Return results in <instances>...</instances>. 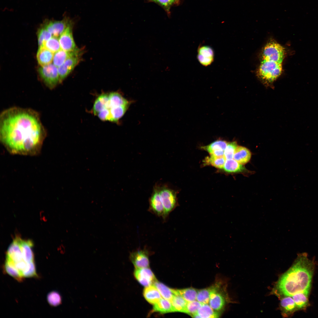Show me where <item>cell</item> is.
<instances>
[{"instance_id":"cell-15","label":"cell","mask_w":318,"mask_h":318,"mask_svg":"<svg viewBox=\"0 0 318 318\" xmlns=\"http://www.w3.org/2000/svg\"><path fill=\"white\" fill-rule=\"evenodd\" d=\"M148 255L146 250H138L131 253L130 258L136 268H148L149 264Z\"/></svg>"},{"instance_id":"cell-35","label":"cell","mask_w":318,"mask_h":318,"mask_svg":"<svg viewBox=\"0 0 318 318\" xmlns=\"http://www.w3.org/2000/svg\"><path fill=\"white\" fill-rule=\"evenodd\" d=\"M43 46L54 53L61 49L59 37L54 36L47 41Z\"/></svg>"},{"instance_id":"cell-19","label":"cell","mask_w":318,"mask_h":318,"mask_svg":"<svg viewBox=\"0 0 318 318\" xmlns=\"http://www.w3.org/2000/svg\"><path fill=\"white\" fill-rule=\"evenodd\" d=\"M54 54L43 46L39 47L37 55L39 64L41 66H43L51 63Z\"/></svg>"},{"instance_id":"cell-29","label":"cell","mask_w":318,"mask_h":318,"mask_svg":"<svg viewBox=\"0 0 318 318\" xmlns=\"http://www.w3.org/2000/svg\"><path fill=\"white\" fill-rule=\"evenodd\" d=\"M153 311L162 314L174 312L171 302L162 298L157 303L154 304Z\"/></svg>"},{"instance_id":"cell-16","label":"cell","mask_w":318,"mask_h":318,"mask_svg":"<svg viewBox=\"0 0 318 318\" xmlns=\"http://www.w3.org/2000/svg\"><path fill=\"white\" fill-rule=\"evenodd\" d=\"M279 298L280 309L283 317H289L298 310L292 296H283Z\"/></svg>"},{"instance_id":"cell-17","label":"cell","mask_w":318,"mask_h":318,"mask_svg":"<svg viewBox=\"0 0 318 318\" xmlns=\"http://www.w3.org/2000/svg\"><path fill=\"white\" fill-rule=\"evenodd\" d=\"M82 53V52L78 48L71 52L65 51L61 49L54 53L52 61L53 64L58 67L62 65L69 58Z\"/></svg>"},{"instance_id":"cell-5","label":"cell","mask_w":318,"mask_h":318,"mask_svg":"<svg viewBox=\"0 0 318 318\" xmlns=\"http://www.w3.org/2000/svg\"><path fill=\"white\" fill-rule=\"evenodd\" d=\"M38 72L43 82L49 88H54L60 83L58 68L53 63L40 67Z\"/></svg>"},{"instance_id":"cell-43","label":"cell","mask_w":318,"mask_h":318,"mask_svg":"<svg viewBox=\"0 0 318 318\" xmlns=\"http://www.w3.org/2000/svg\"><path fill=\"white\" fill-rule=\"evenodd\" d=\"M27 265V263L23 260L15 263L14 265L21 274L22 272L26 268Z\"/></svg>"},{"instance_id":"cell-14","label":"cell","mask_w":318,"mask_h":318,"mask_svg":"<svg viewBox=\"0 0 318 318\" xmlns=\"http://www.w3.org/2000/svg\"><path fill=\"white\" fill-rule=\"evenodd\" d=\"M197 58L199 63L203 66L207 67L213 62L214 52L213 49L206 45H200L197 50Z\"/></svg>"},{"instance_id":"cell-34","label":"cell","mask_w":318,"mask_h":318,"mask_svg":"<svg viewBox=\"0 0 318 318\" xmlns=\"http://www.w3.org/2000/svg\"><path fill=\"white\" fill-rule=\"evenodd\" d=\"M226 158L224 157H216L210 155L207 157L204 160V162L207 164L211 165L215 167L221 169L223 168Z\"/></svg>"},{"instance_id":"cell-30","label":"cell","mask_w":318,"mask_h":318,"mask_svg":"<svg viewBox=\"0 0 318 318\" xmlns=\"http://www.w3.org/2000/svg\"><path fill=\"white\" fill-rule=\"evenodd\" d=\"M129 106H120L110 108L109 109L111 121L116 122L124 115Z\"/></svg>"},{"instance_id":"cell-13","label":"cell","mask_w":318,"mask_h":318,"mask_svg":"<svg viewBox=\"0 0 318 318\" xmlns=\"http://www.w3.org/2000/svg\"><path fill=\"white\" fill-rule=\"evenodd\" d=\"M134 274L138 281L145 287L151 285L157 281L153 272L150 269L147 268H136Z\"/></svg>"},{"instance_id":"cell-33","label":"cell","mask_w":318,"mask_h":318,"mask_svg":"<svg viewBox=\"0 0 318 318\" xmlns=\"http://www.w3.org/2000/svg\"><path fill=\"white\" fill-rule=\"evenodd\" d=\"M198 290L192 287L178 290V293L187 302L196 300Z\"/></svg>"},{"instance_id":"cell-10","label":"cell","mask_w":318,"mask_h":318,"mask_svg":"<svg viewBox=\"0 0 318 318\" xmlns=\"http://www.w3.org/2000/svg\"><path fill=\"white\" fill-rule=\"evenodd\" d=\"M20 238H16L8 247L6 261L13 264L23 260L20 245Z\"/></svg>"},{"instance_id":"cell-3","label":"cell","mask_w":318,"mask_h":318,"mask_svg":"<svg viewBox=\"0 0 318 318\" xmlns=\"http://www.w3.org/2000/svg\"><path fill=\"white\" fill-rule=\"evenodd\" d=\"M282 70L281 63L263 60L258 69L257 75L262 80L271 82L280 75Z\"/></svg>"},{"instance_id":"cell-31","label":"cell","mask_w":318,"mask_h":318,"mask_svg":"<svg viewBox=\"0 0 318 318\" xmlns=\"http://www.w3.org/2000/svg\"><path fill=\"white\" fill-rule=\"evenodd\" d=\"M227 143L224 140H218L213 142L207 146L203 147V148L207 151L210 154L214 151H224Z\"/></svg>"},{"instance_id":"cell-37","label":"cell","mask_w":318,"mask_h":318,"mask_svg":"<svg viewBox=\"0 0 318 318\" xmlns=\"http://www.w3.org/2000/svg\"><path fill=\"white\" fill-rule=\"evenodd\" d=\"M47 300L48 303L51 306L57 307L62 303V297L59 293L56 291L49 292L47 295Z\"/></svg>"},{"instance_id":"cell-20","label":"cell","mask_w":318,"mask_h":318,"mask_svg":"<svg viewBox=\"0 0 318 318\" xmlns=\"http://www.w3.org/2000/svg\"><path fill=\"white\" fill-rule=\"evenodd\" d=\"M144 297L150 303L154 304L162 298L161 295L154 285L146 287L143 292Z\"/></svg>"},{"instance_id":"cell-22","label":"cell","mask_w":318,"mask_h":318,"mask_svg":"<svg viewBox=\"0 0 318 318\" xmlns=\"http://www.w3.org/2000/svg\"><path fill=\"white\" fill-rule=\"evenodd\" d=\"M251 153L246 148L238 146L235 151L233 158L239 163L242 164L247 163L250 160Z\"/></svg>"},{"instance_id":"cell-2","label":"cell","mask_w":318,"mask_h":318,"mask_svg":"<svg viewBox=\"0 0 318 318\" xmlns=\"http://www.w3.org/2000/svg\"><path fill=\"white\" fill-rule=\"evenodd\" d=\"M314 269L306 253L299 254L292 266L280 277L272 293L279 298L310 290Z\"/></svg>"},{"instance_id":"cell-36","label":"cell","mask_w":318,"mask_h":318,"mask_svg":"<svg viewBox=\"0 0 318 318\" xmlns=\"http://www.w3.org/2000/svg\"><path fill=\"white\" fill-rule=\"evenodd\" d=\"M38 44L39 47L43 46L44 44L52 36L49 32L42 25L37 31Z\"/></svg>"},{"instance_id":"cell-1","label":"cell","mask_w":318,"mask_h":318,"mask_svg":"<svg viewBox=\"0 0 318 318\" xmlns=\"http://www.w3.org/2000/svg\"><path fill=\"white\" fill-rule=\"evenodd\" d=\"M46 135L39 114L33 110L13 107L0 115V140L12 154L38 155Z\"/></svg>"},{"instance_id":"cell-23","label":"cell","mask_w":318,"mask_h":318,"mask_svg":"<svg viewBox=\"0 0 318 318\" xmlns=\"http://www.w3.org/2000/svg\"><path fill=\"white\" fill-rule=\"evenodd\" d=\"M174 312L186 313L188 302L178 293V290H175V294L171 302Z\"/></svg>"},{"instance_id":"cell-27","label":"cell","mask_w":318,"mask_h":318,"mask_svg":"<svg viewBox=\"0 0 318 318\" xmlns=\"http://www.w3.org/2000/svg\"><path fill=\"white\" fill-rule=\"evenodd\" d=\"M223 168L226 172L228 173L244 172L247 171L244 165L232 159L226 161Z\"/></svg>"},{"instance_id":"cell-7","label":"cell","mask_w":318,"mask_h":318,"mask_svg":"<svg viewBox=\"0 0 318 318\" xmlns=\"http://www.w3.org/2000/svg\"><path fill=\"white\" fill-rule=\"evenodd\" d=\"M159 187L160 194L164 208L163 219L165 220L176 206V195L174 191L168 188L167 186H159Z\"/></svg>"},{"instance_id":"cell-42","label":"cell","mask_w":318,"mask_h":318,"mask_svg":"<svg viewBox=\"0 0 318 318\" xmlns=\"http://www.w3.org/2000/svg\"><path fill=\"white\" fill-rule=\"evenodd\" d=\"M238 145L236 141H233L227 143L226 148L224 151V156L227 160L232 159Z\"/></svg>"},{"instance_id":"cell-8","label":"cell","mask_w":318,"mask_h":318,"mask_svg":"<svg viewBox=\"0 0 318 318\" xmlns=\"http://www.w3.org/2000/svg\"><path fill=\"white\" fill-rule=\"evenodd\" d=\"M72 23L69 18L65 17L61 20H46L42 25L52 36L59 37L68 26Z\"/></svg>"},{"instance_id":"cell-28","label":"cell","mask_w":318,"mask_h":318,"mask_svg":"<svg viewBox=\"0 0 318 318\" xmlns=\"http://www.w3.org/2000/svg\"><path fill=\"white\" fill-rule=\"evenodd\" d=\"M162 297L170 301H172L175 294V290L171 289L157 280L153 284Z\"/></svg>"},{"instance_id":"cell-21","label":"cell","mask_w":318,"mask_h":318,"mask_svg":"<svg viewBox=\"0 0 318 318\" xmlns=\"http://www.w3.org/2000/svg\"><path fill=\"white\" fill-rule=\"evenodd\" d=\"M309 291L307 290L298 292L292 296L298 310H304L309 306L308 295Z\"/></svg>"},{"instance_id":"cell-40","label":"cell","mask_w":318,"mask_h":318,"mask_svg":"<svg viewBox=\"0 0 318 318\" xmlns=\"http://www.w3.org/2000/svg\"><path fill=\"white\" fill-rule=\"evenodd\" d=\"M21 274L23 278L37 277L34 261L27 263L26 266Z\"/></svg>"},{"instance_id":"cell-4","label":"cell","mask_w":318,"mask_h":318,"mask_svg":"<svg viewBox=\"0 0 318 318\" xmlns=\"http://www.w3.org/2000/svg\"><path fill=\"white\" fill-rule=\"evenodd\" d=\"M219 282L212 286L208 304L215 312L219 313L224 309L229 299L226 289L221 287Z\"/></svg>"},{"instance_id":"cell-18","label":"cell","mask_w":318,"mask_h":318,"mask_svg":"<svg viewBox=\"0 0 318 318\" xmlns=\"http://www.w3.org/2000/svg\"><path fill=\"white\" fill-rule=\"evenodd\" d=\"M20 244L23 260L27 263L34 261L33 242L30 240H23L20 238Z\"/></svg>"},{"instance_id":"cell-12","label":"cell","mask_w":318,"mask_h":318,"mask_svg":"<svg viewBox=\"0 0 318 318\" xmlns=\"http://www.w3.org/2000/svg\"><path fill=\"white\" fill-rule=\"evenodd\" d=\"M149 210L156 215L162 217L164 215V208L159 193V186H155L149 200Z\"/></svg>"},{"instance_id":"cell-11","label":"cell","mask_w":318,"mask_h":318,"mask_svg":"<svg viewBox=\"0 0 318 318\" xmlns=\"http://www.w3.org/2000/svg\"><path fill=\"white\" fill-rule=\"evenodd\" d=\"M82 54V53H81L69 58L62 65L57 67L60 83L69 74L79 63Z\"/></svg>"},{"instance_id":"cell-26","label":"cell","mask_w":318,"mask_h":318,"mask_svg":"<svg viewBox=\"0 0 318 318\" xmlns=\"http://www.w3.org/2000/svg\"><path fill=\"white\" fill-rule=\"evenodd\" d=\"M219 313L215 311L208 304H202L193 317L216 318Z\"/></svg>"},{"instance_id":"cell-32","label":"cell","mask_w":318,"mask_h":318,"mask_svg":"<svg viewBox=\"0 0 318 318\" xmlns=\"http://www.w3.org/2000/svg\"><path fill=\"white\" fill-rule=\"evenodd\" d=\"M4 268L5 272L19 282L23 280V277L14 266L6 261Z\"/></svg>"},{"instance_id":"cell-25","label":"cell","mask_w":318,"mask_h":318,"mask_svg":"<svg viewBox=\"0 0 318 318\" xmlns=\"http://www.w3.org/2000/svg\"><path fill=\"white\" fill-rule=\"evenodd\" d=\"M109 109L112 107L126 106H129L130 102L124 98L120 93L117 92H112L109 94Z\"/></svg>"},{"instance_id":"cell-44","label":"cell","mask_w":318,"mask_h":318,"mask_svg":"<svg viewBox=\"0 0 318 318\" xmlns=\"http://www.w3.org/2000/svg\"><path fill=\"white\" fill-rule=\"evenodd\" d=\"M175 0V1H176V2H177V3L178 2H179V0Z\"/></svg>"},{"instance_id":"cell-6","label":"cell","mask_w":318,"mask_h":318,"mask_svg":"<svg viewBox=\"0 0 318 318\" xmlns=\"http://www.w3.org/2000/svg\"><path fill=\"white\" fill-rule=\"evenodd\" d=\"M285 51L279 44L274 42L268 43L264 48L262 53L263 60L273 61L282 63L284 58Z\"/></svg>"},{"instance_id":"cell-9","label":"cell","mask_w":318,"mask_h":318,"mask_svg":"<svg viewBox=\"0 0 318 318\" xmlns=\"http://www.w3.org/2000/svg\"><path fill=\"white\" fill-rule=\"evenodd\" d=\"M72 24V23L69 25L59 37L61 49L68 52L73 51L78 49L73 36Z\"/></svg>"},{"instance_id":"cell-24","label":"cell","mask_w":318,"mask_h":318,"mask_svg":"<svg viewBox=\"0 0 318 318\" xmlns=\"http://www.w3.org/2000/svg\"><path fill=\"white\" fill-rule=\"evenodd\" d=\"M109 94H103L99 96L95 101L93 106L94 114L97 115L100 112L106 109H109Z\"/></svg>"},{"instance_id":"cell-38","label":"cell","mask_w":318,"mask_h":318,"mask_svg":"<svg viewBox=\"0 0 318 318\" xmlns=\"http://www.w3.org/2000/svg\"><path fill=\"white\" fill-rule=\"evenodd\" d=\"M211 287L198 290L196 300L202 304H208Z\"/></svg>"},{"instance_id":"cell-39","label":"cell","mask_w":318,"mask_h":318,"mask_svg":"<svg viewBox=\"0 0 318 318\" xmlns=\"http://www.w3.org/2000/svg\"><path fill=\"white\" fill-rule=\"evenodd\" d=\"M148 2L157 4L161 7L168 15L170 13V8L173 5L177 4L175 0H147Z\"/></svg>"},{"instance_id":"cell-41","label":"cell","mask_w":318,"mask_h":318,"mask_svg":"<svg viewBox=\"0 0 318 318\" xmlns=\"http://www.w3.org/2000/svg\"><path fill=\"white\" fill-rule=\"evenodd\" d=\"M202 304L201 303L197 300L188 302L186 313L188 314L193 317L197 314L199 308Z\"/></svg>"}]
</instances>
